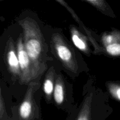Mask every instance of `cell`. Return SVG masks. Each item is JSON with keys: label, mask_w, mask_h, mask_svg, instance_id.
<instances>
[{"label": "cell", "mask_w": 120, "mask_h": 120, "mask_svg": "<svg viewBox=\"0 0 120 120\" xmlns=\"http://www.w3.org/2000/svg\"><path fill=\"white\" fill-rule=\"evenodd\" d=\"M23 29L25 47L32 63L36 78L47 69L48 49L43 35L37 22L30 18L18 21Z\"/></svg>", "instance_id": "obj_1"}, {"label": "cell", "mask_w": 120, "mask_h": 120, "mask_svg": "<svg viewBox=\"0 0 120 120\" xmlns=\"http://www.w3.org/2000/svg\"><path fill=\"white\" fill-rule=\"evenodd\" d=\"M107 101L94 92L87 93L79 108L70 112L67 120H105L111 113Z\"/></svg>", "instance_id": "obj_2"}, {"label": "cell", "mask_w": 120, "mask_h": 120, "mask_svg": "<svg viewBox=\"0 0 120 120\" xmlns=\"http://www.w3.org/2000/svg\"><path fill=\"white\" fill-rule=\"evenodd\" d=\"M50 46L56 58L66 69L73 74L78 73L79 65L76 54L62 34L59 32L52 34Z\"/></svg>", "instance_id": "obj_3"}, {"label": "cell", "mask_w": 120, "mask_h": 120, "mask_svg": "<svg viewBox=\"0 0 120 120\" xmlns=\"http://www.w3.org/2000/svg\"><path fill=\"white\" fill-rule=\"evenodd\" d=\"M37 81L28 84L23 100L18 109L16 119L20 120H42L40 108L35 98V93L40 87Z\"/></svg>", "instance_id": "obj_4"}, {"label": "cell", "mask_w": 120, "mask_h": 120, "mask_svg": "<svg viewBox=\"0 0 120 120\" xmlns=\"http://www.w3.org/2000/svg\"><path fill=\"white\" fill-rule=\"evenodd\" d=\"M16 52L21 70L20 81L22 84H28L37 78L35 74L32 63L26 50L22 37H20L18 39Z\"/></svg>", "instance_id": "obj_5"}, {"label": "cell", "mask_w": 120, "mask_h": 120, "mask_svg": "<svg viewBox=\"0 0 120 120\" xmlns=\"http://www.w3.org/2000/svg\"><path fill=\"white\" fill-rule=\"evenodd\" d=\"M103 49L108 55L120 57V30L105 32L101 38Z\"/></svg>", "instance_id": "obj_6"}, {"label": "cell", "mask_w": 120, "mask_h": 120, "mask_svg": "<svg viewBox=\"0 0 120 120\" xmlns=\"http://www.w3.org/2000/svg\"><path fill=\"white\" fill-rule=\"evenodd\" d=\"M53 98L55 105L60 109L67 110L70 112L69 107L66 103L65 85L62 75L59 74L56 76L54 87Z\"/></svg>", "instance_id": "obj_7"}, {"label": "cell", "mask_w": 120, "mask_h": 120, "mask_svg": "<svg viewBox=\"0 0 120 120\" xmlns=\"http://www.w3.org/2000/svg\"><path fill=\"white\" fill-rule=\"evenodd\" d=\"M70 30L71 41L75 46L89 56L90 55V49L88 44L87 38L86 36L79 31L76 26L70 27Z\"/></svg>", "instance_id": "obj_8"}, {"label": "cell", "mask_w": 120, "mask_h": 120, "mask_svg": "<svg viewBox=\"0 0 120 120\" xmlns=\"http://www.w3.org/2000/svg\"><path fill=\"white\" fill-rule=\"evenodd\" d=\"M7 60L8 67L11 72L15 76H21L19 64L18 57L16 50L15 49L14 44L12 42H9L8 51L7 54Z\"/></svg>", "instance_id": "obj_9"}, {"label": "cell", "mask_w": 120, "mask_h": 120, "mask_svg": "<svg viewBox=\"0 0 120 120\" xmlns=\"http://www.w3.org/2000/svg\"><path fill=\"white\" fill-rule=\"evenodd\" d=\"M55 80H56L55 69V68L52 66L48 70L45 78L43 85V91L45 94L46 100L48 102L50 101L53 97Z\"/></svg>", "instance_id": "obj_10"}, {"label": "cell", "mask_w": 120, "mask_h": 120, "mask_svg": "<svg viewBox=\"0 0 120 120\" xmlns=\"http://www.w3.org/2000/svg\"><path fill=\"white\" fill-rule=\"evenodd\" d=\"M87 2L102 14L111 18H116V15L106 0H82Z\"/></svg>", "instance_id": "obj_11"}, {"label": "cell", "mask_w": 120, "mask_h": 120, "mask_svg": "<svg viewBox=\"0 0 120 120\" xmlns=\"http://www.w3.org/2000/svg\"><path fill=\"white\" fill-rule=\"evenodd\" d=\"M106 86L111 97L120 102V82H109Z\"/></svg>", "instance_id": "obj_12"}, {"label": "cell", "mask_w": 120, "mask_h": 120, "mask_svg": "<svg viewBox=\"0 0 120 120\" xmlns=\"http://www.w3.org/2000/svg\"><path fill=\"white\" fill-rule=\"evenodd\" d=\"M3 1V0H0V1ZM56 1H57V2H59L60 4L62 5V6H63L64 7H65V8H66V9H68V10L70 12V13H71V14L73 15V16L74 17V18H75V19H76V21H77V22H78V23H79L80 25L81 26H82V28H83V29H84V30H85L86 33L87 34H89V33H90L89 31H88L87 29H86V27H84V25L83 24V23H82V22L80 21V19L78 17H77V16L76 15V14H75V11H74L72 9H71V7H70V6L68 5V4L66 3V2L64 0H56Z\"/></svg>", "instance_id": "obj_13"}, {"label": "cell", "mask_w": 120, "mask_h": 120, "mask_svg": "<svg viewBox=\"0 0 120 120\" xmlns=\"http://www.w3.org/2000/svg\"><path fill=\"white\" fill-rule=\"evenodd\" d=\"M0 120H9L7 112L6 111L3 101L0 96Z\"/></svg>", "instance_id": "obj_14"}, {"label": "cell", "mask_w": 120, "mask_h": 120, "mask_svg": "<svg viewBox=\"0 0 120 120\" xmlns=\"http://www.w3.org/2000/svg\"><path fill=\"white\" fill-rule=\"evenodd\" d=\"M14 120H19V119H16V118H15V119Z\"/></svg>", "instance_id": "obj_15"}]
</instances>
